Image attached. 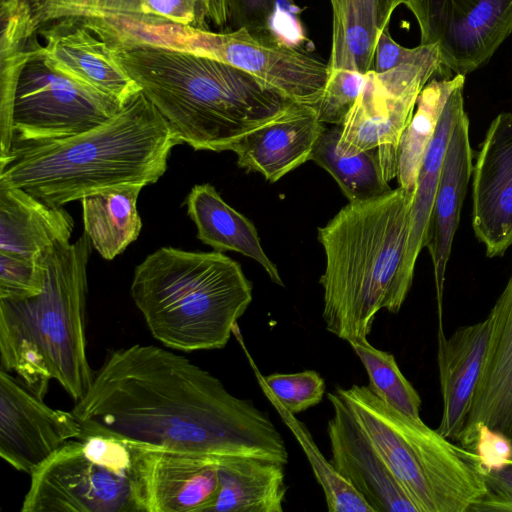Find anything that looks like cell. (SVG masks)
I'll return each instance as SVG.
<instances>
[{
    "label": "cell",
    "instance_id": "cell-1",
    "mask_svg": "<svg viewBox=\"0 0 512 512\" xmlns=\"http://www.w3.org/2000/svg\"><path fill=\"white\" fill-rule=\"evenodd\" d=\"M82 433L149 448L286 465V443L269 415L216 376L155 345L110 352L72 408ZM81 433V434H82Z\"/></svg>",
    "mask_w": 512,
    "mask_h": 512
},
{
    "label": "cell",
    "instance_id": "cell-2",
    "mask_svg": "<svg viewBox=\"0 0 512 512\" xmlns=\"http://www.w3.org/2000/svg\"><path fill=\"white\" fill-rule=\"evenodd\" d=\"M181 143L140 91L113 117L88 131L12 145L0 157V184L63 206L119 184L157 182L167 169L172 148Z\"/></svg>",
    "mask_w": 512,
    "mask_h": 512
},
{
    "label": "cell",
    "instance_id": "cell-3",
    "mask_svg": "<svg viewBox=\"0 0 512 512\" xmlns=\"http://www.w3.org/2000/svg\"><path fill=\"white\" fill-rule=\"evenodd\" d=\"M414 192L402 187L345 205L317 238L325 253L322 318L349 341L367 338L376 314L398 313L408 295L403 278Z\"/></svg>",
    "mask_w": 512,
    "mask_h": 512
},
{
    "label": "cell",
    "instance_id": "cell-4",
    "mask_svg": "<svg viewBox=\"0 0 512 512\" xmlns=\"http://www.w3.org/2000/svg\"><path fill=\"white\" fill-rule=\"evenodd\" d=\"M116 55L182 143L194 150L231 151L292 102L247 72L206 56L150 45Z\"/></svg>",
    "mask_w": 512,
    "mask_h": 512
},
{
    "label": "cell",
    "instance_id": "cell-5",
    "mask_svg": "<svg viewBox=\"0 0 512 512\" xmlns=\"http://www.w3.org/2000/svg\"><path fill=\"white\" fill-rule=\"evenodd\" d=\"M91 248L86 233L56 247L46 258V282L38 295L0 299V368L41 398L51 380L75 402L92 383L85 333Z\"/></svg>",
    "mask_w": 512,
    "mask_h": 512
},
{
    "label": "cell",
    "instance_id": "cell-6",
    "mask_svg": "<svg viewBox=\"0 0 512 512\" xmlns=\"http://www.w3.org/2000/svg\"><path fill=\"white\" fill-rule=\"evenodd\" d=\"M252 290L240 264L222 252L172 247L137 265L130 287L152 336L185 352L225 347Z\"/></svg>",
    "mask_w": 512,
    "mask_h": 512
},
{
    "label": "cell",
    "instance_id": "cell-7",
    "mask_svg": "<svg viewBox=\"0 0 512 512\" xmlns=\"http://www.w3.org/2000/svg\"><path fill=\"white\" fill-rule=\"evenodd\" d=\"M335 391L419 512H468L484 496V469L475 453L387 405L367 386Z\"/></svg>",
    "mask_w": 512,
    "mask_h": 512
},
{
    "label": "cell",
    "instance_id": "cell-8",
    "mask_svg": "<svg viewBox=\"0 0 512 512\" xmlns=\"http://www.w3.org/2000/svg\"><path fill=\"white\" fill-rule=\"evenodd\" d=\"M139 445L101 433L66 442L31 475L22 512H144Z\"/></svg>",
    "mask_w": 512,
    "mask_h": 512
},
{
    "label": "cell",
    "instance_id": "cell-9",
    "mask_svg": "<svg viewBox=\"0 0 512 512\" xmlns=\"http://www.w3.org/2000/svg\"><path fill=\"white\" fill-rule=\"evenodd\" d=\"M441 69L437 45H422L412 61L386 72L365 74L360 93L342 126L339 146L347 152L378 150L385 179L397 177L398 146L417 99Z\"/></svg>",
    "mask_w": 512,
    "mask_h": 512
},
{
    "label": "cell",
    "instance_id": "cell-10",
    "mask_svg": "<svg viewBox=\"0 0 512 512\" xmlns=\"http://www.w3.org/2000/svg\"><path fill=\"white\" fill-rule=\"evenodd\" d=\"M29 50L14 93L12 145L83 133L122 108L114 98L63 74L38 52Z\"/></svg>",
    "mask_w": 512,
    "mask_h": 512
},
{
    "label": "cell",
    "instance_id": "cell-11",
    "mask_svg": "<svg viewBox=\"0 0 512 512\" xmlns=\"http://www.w3.org/2000/svg\"><path fill=\"white\" fill-rule=\"evenodd\" d=\"M420 45H437L444 69L467 75L512 33V0H407Z\"/></svg>",
    "mask_w": 512,
    "mask_h": 512
},
{
    "label": "cell",
    "instance_id": "cell-12",
    "mask_svg": "<svg viewBox=\"0 0 512 512\" xmlns=\"http://www.w3.org/2000/svg\"><path fill=\"white\" fill-rule=\"evenodd\" d=\"M201 56L216 59L254 76L286 99L315 106L326 85L328 62L289 45L273 34L245 28L205 31Z\"/></svg>",
    "mask_w": 512,
    "mask_h": 512
},
{
    "label": "cell",
    "instance_id": "cell-13",
    "mask_svg": "<svg viewBox=\"0 0 512 512\" xmlns=\"http://www.w3.org/2000/svg\"><path fill=\"white\" fill-rule=\"evenodd\" d=\"M74 414L54 409L0 368V456L31 475L66 442L81 436Z\"/></svg>",
    "mask_w": 512,
    "mask_h": 512
},
{
    "label": "cell",
    "instance_id": "cell-14",
    "mask_svg": "<svg viewBox=\"0 0 512 512\" xmlns=\"http://www.w3.org/2000/svg\"><path fill=\"white\" fill-rule=\"evenodd\" d=\"M29 47L58 71L122 106L141 91L119 62L115 48L78 17L41 25Z\"/></svg>",
    "mask_w": 512,
    "mask_h": 512
},
{
    "label": "cell",
    "instance_id": "cell-15",
    "mask_svg": "<svg viewBox=\"0 0 512 512\" xmlns=\"http://www.w3.org/2000/svg\"><path fill=\"white\" fill-rule=\"evenodd\" d=\"M472 227L490 258L512 244V113L491 122L473 167Z\"/></svg>",
    "mask_w": 512,
    "mask_h": 512
},
{
    "label": "cell",
    "instance_id": "cell-16",
    "mask_svg": "<svg viewBox=\"0 0 512 512\" xmlns=\"http://www.w3.org/2000/svg\"><path fill=\"white\" fill-rule=\"evenodd\" d=\"M219 458L139 445L144 512H208L218 494Z\"/></svg>",
    "mask_w": 512,
    "mask_h": 512
},
{
    "label": "cell",
    "instance_id": "cell-17",
    "mask_svg": "<svg viewBox=\"0 0 512 512\" xmlns=\"http://www.w3.org/2000/svg\"><path fill=\"white\" fill-rule=\"evenodd\" d=\"M330 462L374 512H419L334 390L327 393Z\"/></svg>",
    "mask_w": 512,
    "mask_h": 512
},
{
    "label": "cell",
    "instance_id": "cell-18",
    "mask_svg": "<svg viewBox=\"0 0 512 512\" xmlns=\"http://www.w3.org/2000/svg\"><path fill=\"white\" fill-rule=\"evenodd\" d=\"M325 127L315 107L291 102L278 117L244 135L231 151L240 168L274 183L311 160Z\"/></svg>",
    "mask_w": 512,
    "mask_h": 512
},
{
    "label": "cell",
    "instance_id": "cell-19",
    "mask_svg": "<svg viewBox=\"0 0 512 512\" xmlns=\"http://www.w3.org/2000/svg\"><path fill=\"white\" fill-rule=\"evenodd\" d=\"M490 313L493 325L485 360L457 442L466 449L480 425L512 442V275Z\"/></svg>",
    "mask_w": 512,
    "mask_h": 512
},
{
    "label": "cell",
    "instance_id": "cell-20",
    "mask_svg": "<svg viewBox=\"0 0 512 512\" xmlns=\"http://www.w3.org/2000/svg\"><path fill=\"white\" fill-rule=\"evenodd\" d=\"M472 154L469 119L464 109L456 120L444 155L424 243L433 264L439 324H442L446 267L473 171Z\"/></svg>",
    "mask_w": 512,
    "mask_h": 512
},
{
    "label": "cell",
    "instance_id": "cell-21",
    "mask_svg": "<svg viewBox=\"0 0 512 512\" xmlns=\"http://www.w3.org/2000/svg\"><path fill=\"white\" fill-rule=\"evenodd\" d=\"M493 325L492 314L455 330L448 338L438 332V367L443 400L442 417L436 429L458 442L470 411L485 360Z\"/></svg>",
    "mask_w": 512,
    "mask_h": 512
},
{
    "label": "cell",
    "instance_id": "cell-22",
    "mask_svg": "<svg viewBox=\"0 0 512 512\" xmlns=\"http://www.w3.org/2000/svg\"><path fill=\"white\" fill-rule=\"evenodd\" d=\"M73 228L74 220L62 206L0 184V251L40 260L69 244Z\"/></svg>",
    "mask_w": 512,
    "mask_h": 512
},
{
    "label": "cell",
    "instance_id": "cell-23",
    "mask_svg": "<svg viewBox=\"0 0 512 512\" xmlns=\"http://www.w3.org/2000/svg\"><path fill=\"white\" fill-rule=\"evenodd\" d=\"M332 8L330 70L362 75L373 69L378 38L393 11L407 0H329Z\"/></svg>",
    "mask_w": 512,
    "mask_h": 512
},
{
    "label": "cell",
    "instance_id": "cell-24",
    "mask_svg": "<svg viewBox=\"0 0 512 512\" xmlns=\"http://www.w3.org/2000/svg\"><path fill=\"white\" fill-rule=\"evenodd\" d=\"M185 204L200 241L215 251L230 250L252 258L275 284L284 286L277 266L261 246L254 224L229 206L212 185H195L187 195Z\"/></svg>",
    "mask_w": 512,
    "mask_h": 512
},
{
    "label": "cell",
    "instance_id": "cell-25",
    "mask_svg": "<svg viewBox=\"0 0 512 512\" xmlns=\"http://www.w3.org/2000/svg\"><path fill=\"white\" fill-rule=\"evenodd\" d=\"M219 489L208 512H283L285 465L251 457L218 462Z\"/></svg>",
    "mask_w": 512,
    "mask_h": 512
},
{
    "label": "cell",
    "instance_id": "cell-26",
    "mask_svg": "<svg viewBox=\"0 0 512 512\" xmlns=\"http://www.w3.org/2000/svg\"><path fill=\"white\" fill-rule=\"evenodd\" d=\"M463 89L464 83L455 87L448 96L435 134L424 154L418 172L403 267V278L406 285L410 288L417 258L424 248L447 145L456 120L460 112L464 110Z\"/></svg>",
    "mask_w": 512,
    "mask_h": 512
},
{
    "label": "cell",
    "instance_id": "cell-27",
    "mask_svg": "<svg viewBox=\"0 0 512 512\" xmlns=\"http://www.w3.org/2000/svg\"><path fill=\"white\" fill-rule=\"evenodd\" d=\"M144 187L124 183L81 199L84 233L104 259H114L138 238L142 222L137 200Z\"/></svg>",
    "mask_w": 512,
    "mask_h": 512
},
{
    "label": "cell",
    "instance_id": "cell-28",
    "mask_svg": "<svg viewBox=\"0 0 512 512\" xmlns=\"http://www.w3.org/2000/svg\"><path fill=\"white\" fill-rule=\"evenodd\" d=\"M35 29L65 18L100 14L151 15L209 30L205 0H32Z\"/></svg>",
    "mask_w": 512,
    "mask_h": 512
},
{
    "label": "cell",
    "instance_id": "cell-29",
    "mask_svg": "<svg viewBox=\"0 0 512 512\" xmlns=\"http://www.w3.org/2000/svg\"><path fill=\"white\" fill-rule=\"evenodd\" d=\"M340 135L341 126L325 127L311 160L335 179L349 202L368 200L392 190L385 179L378 150L344 151L339 146Z\"/></svg>",
    "mask_w": 512,
    "mask_h": 512
},
{
    "label": "cell",
    "instance_id": "cell-30",
    "mask_svg": "<svg viewBox=\"0 0 512 512\" xmlns=\"http://www.w3.org/2000/svg\"><path fill=\"white\" fill-rule=\"evenodd\" d=\"M465 83L464 75L430 80L421 91L416 110L403 131L398 146L397 179L399 186L415 192L424 154L435 134L444 104L452 90Z\"/></svg>",
    "mask_w": 512,
    "mask_h": 512
},
{
    "label": "cell",
    "instance_id": "cell-31",
    "mask_svg": "<svg viewBox=\"0 0 512 512\" xmlns=\"http://www.w3.org/2000/svg\"><path fill=\"white\" fill-rule=\"evenodd\" d=\"M239 341L245 350L248 361L264 395L278 412L281 420L294 435L306 455L315 479L324 493L328 511L374 512L372 507L369 506L354 487L337 472L330 460H327L320 452L304 423L297 419L295 414L289 412L272 394L264 381L263 375L243 345V340L239 338Z\"/></svg>",
    "mask_w": 512,
    "mask_h": 512
},
{
    "label": "cell",
    "instance_id": "cell-32",
    "mask_svg": "<svg viewBox=\"0 0 512 512\" xmlns=\"http://www.w3.org/2000/svg\"><path fill=\"white\" fill-rule=\"evenodd\" d=\"M348 344L367 372V388L392 408L420 418L421 397L402 374L394 355L375 348L367 338L349 341Z\"/></svg>",
    "mask_w": 512,
    "mask_h": 512
},
{
    "label": "cell",
    "instance_id": "cell-33",
    "mask_svg": "<svg viewBox=\"0 0 512 512\" xmlns=\"http://www.w3.org/2000/svg\"><path fill=\"white\" fill-rule=\"evenodd\" d=\"M263 378L272 394L293 414L319 404L326 392L325 380L315 370L274 373Z\"/></svg>",
    "mask_w": 512,
    "mask_h": 512
},
{
    "label": "cell",
    "instance_id": "cell-34",
    "mask_svg": "<svg viewBox=\"0 0 512 512\" xmlns=\"http://www.w3.org/2000/svg\"><path fill=\"white\" fill-rule=\"evenodd\" d=\"M47 256L34 260L0 251V299H23L38 295L46 282Z\"/></svg>",
    "mask_w": 512,
    "mask_h": 512
},
{
    "label": "cell",
    "instance_id": "cell-35",
    "mask_svg": "<svg viewBox=\"0 0 512 512\" xmlns=\"http://www.w3.org/2000/svg\"><path fill=\"white\" fill-rule=\"evenodd\" d=\"M365 75L350 70H330L319 102L314 106L323 124L342 126L354 105Z\"/></svg>",
    "mask_w": 512,
    "mask_h": 512
},
{
    "label": "cell",
    "instance_id": "cell-36",
    "mask_svg": "<svg viewBox=\"0 0 512 512\" xmlns=\"http://www.w3.org/2000/svg\"><path fill=\"white\" fill-rule=\"evenodd\" d=\"M278 0H226L231 30L245 28L253 33H271Z\"/></svg>",
    "mask_w": 512,
    "mask_h": 512
},
{
    "label": "cell",
    "instance_id": "cell-37",
    "mask_svg": "<svg viewBox=\"0 0 512 512\" xmlns=\"http://www.w3.org/2000/svg\"><path fill=\"white\" fill-rule=\"evenodd\" d=\"M467 449L477 455L484 471L499 470L512 460V442L486 425L477 427Z\"/></svg>",
    "mask_w": 512,
    "mask_h": 512
},
{
    "label": "cell",
    "instance_id": "cell-38",
    "mask_svg": "<svg viewBox=\"0 0 512 512\" xmlns=\"http://www.w3.org/2000/svg\"><path fill=\"white\" fill-rule=\"evenodd\" d=\"M486 492L468 512H512V460L499 470L484 471Z\"/></svg>",
    "mask_w": 512,
    "mask_h": 512
},
{
    "label": "cell",
    "instance_id": "cell-39",
    "mask_svg": "<svg viewBox=\"0 0 512 512\" xmlns=\"http://www.w3.org/2000/svg\"><path fill=\"white\" fill-rule=\"evenodd\" d=\"M422 45L415 48H406L398 44L391 37L388 28L380 34L374 56L373 69L382 73L399 65L414 60L421 52Z\"/></svg>",
    "mask_w": 512,
    "mask_h": 512
},
{
    "label": "cell",
    "instance_id": "cell-40",
    "mask_svg": "<svg viewBox=\"0 0 512 512\" xmlns=\"http://www.w3.org/2000/svg\"><path fill=\"white\" fill-rule=\"evenodd\" d=\"M209 21L218 27L228 23L226 0H205Z\"/></svg>",
    "mask_w": 512,
    "mask_h": 512
}]
</instances>
